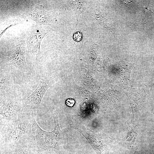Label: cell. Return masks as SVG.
I'll list each match as a JSON object with an SVG mask.
<instances>
[{
  "label": "cell",
  "instance_id": "52a82bcc",
  "mask_svg": "<svg viewBox=\"0 0 154 154\" xmlns=\"http://www.w3.org/2000/svg\"><path fill=\"white\" fill-rule=\"evenodd\" d=\"M29 15L31 18L39 25L50 26L57 22L56 19L46 11L42 5H33Z\"/></svg>",
  "mask_w": 154,
  "mask_h": 154
},
{
  "label": "cell",
  "instance_id": "30bf717a",
  "mask_svg": "<svg viewBox=\"0 0 154 154\" xmlns=\"http://www.w3.org/2000/svg\"><path fill=\"white\" fill-rule=\"evenodd\" d=\"M73 38L75 42H80L82 38V33L79 31L76 32L73 35Z\"/></svg>",
  "mask_w": 154,
  "mask_h": 154
},
{
  "label": "cell",
  "instance_id": "3957f363",
  "mask_svg": "<svg viewBox=\"0 0 154 154\" xmlns=\"http://www.w3.org/2000/svg\"><path fill=\"white\" fill-rule=\"evenodd\" d=\"M25 106V100L17 96L7 94L1 96L0 124L15 121L21 118Z\"/></svg>",
  "mask_w": 154,
  "mask_h": 154
},
{
  "label": "cell",
  "instance_id": "5b68a950",
  "mask_svg": "<svg viewBox=\"0 0 154 154\" xmlns=\"http://www.w3.org/2000/svg\"><path fill=\"white\" fill-rule=\"evenodd\" d=\"M49 30L48 27L39 25L29 34L27 39V46L29 50L35 57L37 58L40 56L41 42Z\"/></svg>",
  "mask_w": 154,
  "mask_h": 154
},
{
  "label": "cell",
  "instance_id": "8fae6325",
  "mask_svg": "<svg viewBox=\"0 0 154 154\" xmlns=\"http://www.w3.org/2000/svg\"><path fill=\"white\" fill-rule=\"evenodd\" d=\"M65 103L66 105L67 106L69 107H72L75 103V101L73 99L68 98L66 100Z\"/></svg>",
  "mask_w": 154,
  "mask_h": 154
},
{
  "label": "cell",
  "instance_id": "9c48e42d",
  "mask_svg": "<svg viewBox=\"0 0 154 154\" xmlns=\"http://www.w3.org/2000/svg\"><path fill=\"white\" fill-rule=\"evenodd\" d=\"M71 8L74 11L77 20L79 15L85 10L86 7L81 1H75L71 4Z\"/></svg>",
  "mask_w": 154,
  "mask_h": 154
},
{
  "label": "cell",
  "instance_id": "ba28073f",
  "mask_svg": "<svg viewBox=\"0 0 154 154\" xmlns=\"http://www.w3.org/2000/svg\"><path fill=\"white\" fill-rule=\"evenodd\" d=\"M10 60L14 64L20 68L25 69L27 68L24 40L20 41L14 48L11 54Z\"/></svg>",
  "mask_w": 154,
  "mask_h": 154
},
{
  "label": "cell",
  "instance_id": "277c9868",
  "mask_svg": "<svg viewBox=\"0 0 154 154\" xmlns=\"http://www.w3.org/2000/svg\"><path fill=\"white\" fill-rule=\"evenodd\" d=\"M73 128L80 133L88 140L97 154H104L107 143L102 136L96 134L91 130L77 122L71 125Z\"/></svg>",
  "mask_w": 154,
  "mask_h": 154
},
{
  "label": "cell",
  "instance_id": "7a4b0ae2",
  "mask_svg": "<svg viewBox=\"0 0 154 154\" xmlns=\"http://www.w3.org/2000/svg\"><path fill=\"white\" fill-rule=\"evenodd\" d=\"M0 129L1 146L16 143L25 135L31 133L32 125L28 114H23L17 120L0 124Z\"/></svg>",
  "mask_w": 154,
  "mask_h": 154
},
{
  "label": "cell",
  "instance_id": "6da1fadb",
  "mask_svg": "<svg viewBox=\"0 0 154 154\" xmlns=\"http://www.w3.org/2000/svg\"><path fill=\"white\" fill-rule=\"evenodd\" d=\"M28 115L32 125V131L28 136L29 139L42 154H53L57 152L61 143L62 137L58 120L54 121L53 131L48 132L42 129L38 124L33 112Z\"/></svg>",
  "mask_w": 154,
  "mask_h": 154
},
{
  "label": "cell",
  "instance_id": "8992f818",
  "mask_svg": "<svg viewBox=\"0 0 154 154\" xmlns=\"http://www.w3.org/2000/svg\"><path fill=\"white\" fill-rule=\"evenodd\" d=\"M54 82L51 78L44 79L36 89L25 100L26 106L34 107L39 106L48 88Z\"/></svg>",
  "mask_w": 154,
  "mask_h": 154
}]
</instances>
